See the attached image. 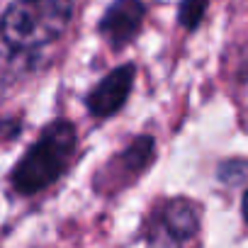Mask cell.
Returning <instances> with one entry per match:
<instances>
[{"mask_svg": "<svg viewBox=\"0 0 248 248\" xmlns=\"http://www.w3.org/2000/svg\"><path fill=\"white\" fill-rule=\"evenodd\" d=\"M144 17H146L144 0H112L97 25V32L105 37V42L112 49H124L141 32Z\"/></svg>", "mask_w": 248, "mask_h": 248, "instance_id": "4", "label": "cell"}, {"mask_svg": "<svg viewBox=\"0 0 248 248\" xmlns=\"http://www.w3.org/2000/svg\"><path fill=\"white\" fill-rule=\"evenodd\" d=\"M78 149V134L68 119L46 124L42 137L13 168L10 183L20 195H37L54 185L71 166Z\"/></svg>", "mask_w": 248, "mask_h": 248, "instance_id": "1", "label": "cell"}, {"mask_svg": "<svg viewBox=\"0 0 248 248\" xmlns=\"http://www.w3.org/2000/svg\"><path fill=\"white\" fill-rule=\"evenodd\" d=\"M73 17V0H13L0 17V39L13 51L56 42Z\"/></svg>", "mask_w": 248, "mask_h": 248, "instance_id": "2", "label": "cell"}, {"mask_svg": "<svg viewBox=\"0 0 248 248\" xmlns=\"http://www.w3.org/2000/svg\"><path fill=\"white\" fill-rule=\"evenodd\" d=\"M156 158V141L154 137L144 134L137 137L127 149H124L119 156H114L100 173L97 178V187L100 190H109L117 192L122 187H127L132 180H137Z\"/></svg>", "mask_w": 248, "mask_h": 248, "instance_id": "3", "label": "cell"}, {"mask_svg": "<svg viewBox=\"0 0 248 248\" xmlns=\"http://www.w3.org/2000/svg\"><path fill=\"white\" fill-rule=\"evenodd\" d=\"M158 221L180 243H185L200 229V207L192 200H187V197H175V200H170V202L163 204V209L158 214Z\"/></svg>", "mask_w": 248, "mask_h": 248, "instance_id": "6", "label": "cell"}, {"mask_svg": "<svg viewBox=\"0 0 248 248\" xmlns=\"http://www.w3.org/2000/svg\"><path fill=\"white\" fill-rule=\"evenodd\" d=\"M219 180L224 185H241L248 180V161H241V158H231V161H224L219 166Z\"/></svg>", "mask_w": 248, "mask_h": 248, "instance_id": "8", "label": "cell"}, {"mask_svg": "<svg viewBox=\"0 0 248 248\" xmlns=\"http://www.w3.org/2000/svg\"><path fill=\"white\" fill-rule=\"evenodd\" d=\"M137 78V66L134 63H122L114 71H109L85 97L88 112L93 117H112L117 114L124 102L129 100L132 85Z\"/></svg>", "mask_w": 248, "mask_h": 248, "instance_id": "5", "label": "cell"}, {"mask_svg": "<svg viewBox=\"0 0 248 248\" xmlns=\"http://www.w3.org/2000/svg\"><path fill=\"white\" fill-rule=\"evenodd\" d=\"M146 248H180V241L156 219L151 231H149V238H146Z\"/></svg>", "mask_w": 248, "mask_h": 248, "instance_id": "9", "label": "cell"}, {"mask_svg": "<svg viewBox=\"0 0 248 248\" xmlns=\"http://www.w3.org/2000/svg\"><path fill=\"white\" fill-rule=\"evenodd\" d=\"M243 217H246V221H248V190H246V195H243Z\"/></svg>", "mask_w": 248, "mask_h": 248, "instance_id": "10", "label": "cell"}, {"mask_svg": "<svg viewBox=\"0 0 248 248\" xmlns=\"http://www.w3.org/2000/svg\"><path fill=\"white\" fill-rule=\"evenodd\" d=\"M207 5H209V0H180V8H178V22L192 32L200 27L204 13H207Z\"/></svg>", "mask_w": 248, "mask_h": 248, "instance_id": "7", "label": "cell"}]
</instances>
